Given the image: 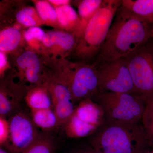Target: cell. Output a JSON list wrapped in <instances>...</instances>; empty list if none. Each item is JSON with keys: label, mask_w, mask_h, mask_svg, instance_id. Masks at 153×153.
<instances>
[{"label": "cell", "mask_w": 153, "mask_h": 153, "mask_svg": "<svg viewBox=\"0 0 153 153\" xmlns=\"http://www.w3.org/2000/svg\"><path fill=\"white\" fill-rule=\"evenodd\" d=\"M121 4V0H103L79 38L74 50L77 57L88 59L98 55Z\"/></svg>", "instance_id": "obj_4"}, {"label": "cell", "mask_w": 153, "mask_h": 153, "mask_svg": "<svg viewBox=\"0 0 153 153\" xmlns=\"http://www.w3.org/2000/svg\"><path fill=\"white\" fill-rule=\"evenodd\" d=\"M135 92L147 103L153 100V38L125 57Z\"/></svg>", "instance_id": "obj_6"}, {"label": "cell", "mask_w": 153, "mask_h": 153, "mask_svg": "<svg viewBox=\"0 0 153 153\" xmlns=\"http://www.w3.org/2000/svg\"><path fill=\"white\" fill-rule=\"evenodd\" d=\"M121 6L148 22L153 23V0H121Z\"/></svg>", "instance_id": "obj_19"}, {"label": "cell", "mask_w": 153, "mask_h": 153, "mask_svg": "<svg viewBox=\"0 0 153 153\" xmlns=\"http://www.w3.org/2000/svg\"><path fill=\"white\" fill-rule=\"evenodd\" d=\"M15 19L17 23L27 29L44 25L36 8L32 6H25L19 8L15 13Z\"/></svg>", "instance_id": "obj_21"}, {"label": "cell", "mask_w": 153, "mask_h": 153, "mask_svg": "<svg viewBox=\"0 0 153 153\" xmlns=\"http://www.w3.org/2000/svg\"><path fill=\"white\" fill-rule=\"evenodd\" d=\"M105 122L101 106L93 100L85 99L76 105L63 128L70 138H80L97 131Z\"/></svg>", "instance_id": "obj_7"}, {"label": "cell", "mask_w": 153, "mask_h": 153, "mask_svg": "<svg viewBox=\"0 0 153 153\" xmlns=\"http://www.w3.org/2000/svg\"><path fill=\"white\" fill-rule=\"evenodd\" d=\"M141 122L148 146L153 149V100L147 105Z\"/></svg>", "instance_id": "obj_24"}, {"label": "cell", "mask_w": 153, "mask_h": 153, "mask_svg": "<svg viewBox=\"0 0 153 153\" xmlns=\"http://www.w3.org/2000/svg\"><path fill=\"white\" fill-rule=\"evenodd\" d=\"M69 153H103L91 146L82 147L73 150Z\"/></svg>", "instance_id": "obj_27"}, {"label": "cell", "mask_w": 153, "mask_h": 153, "mask_svg": "<svg viewBox=\"0 0 153 153\" xmlns=\"http://www.w3.org/2000/svg\"><path fill=\"white\" fill-rule=\"evenodd\" d=\"M46 32L40 27H32L24 31L25 43L28 49L41 55L43 51V41Z\"/></svg>", "instance_id": "obj_23"}, {"label": "cell", "mask_w": 153, "mask_h": 153, "mask_svg": "<svg viewBox=\"0 0 153 153\" xmlns=\"http://www.w3.org/2000/svg\"><path fill=\"white\" fill-rule=\"evenodd\" d=\"M48 1L55 8L70 4L71 2V1L69 0H48Z\"/></svg>", "instance_id": "obj_28"}, {"label": "cell", "mask_w": 153, "mask_h": 153, "mask_svg": "<svg viewBox=\"0 0 153 153\" xmlns=\"http://www.w3.org/2000/svg\"><path fill=\"white\" fill-rule=\"evenodd\" d=\"M10 68L7 54L0 51V76L1 79L4 77L7 70Z\"/></svg>", "instance_id": "obj_26"}, {"label": "cell", "mask_w": 153, "mask_h": 153, "mask_svg": "<svg viewBox=\"0 0 153 153\" xmlns=\"http://www.w3.org/2000/svg\"><path fill=\"white\" fill-rule=\"evenodd\" d=\"M79 38L73 33L61 30L46 32L41 55L46 61L55 64L66 59L74 51Z\"/></svg>", "instance_id": "obj_11"}, {"label": "cell", "mask_w": 153, "mask_h": 153, "mask_svg": "<svg viewBox=\"0 0 153 153\" xmlns=\"http://www.w3.org/2000/svg\"><path fill=\"white\" fill-rule=\"evenodd\" d=\"M55 66L52 74L68 86L75 104L88 99L94 100L100 92L96 62L72 63L65 59Z\"/></svg>", "instance_id": "obj_3"}, {"label": "cell", "mask_w": 153, "mask_h": 153, "mask_svg": "<svg viewBox=\"0 0 153 153\" xmlns=\"http://www.w3.org/2000/svg\"><path fill=\"white\" fill-rule=\"evenodd\" d=\"M0 153H10L5 148L1 147L0 148Z\"/></svg>", "instance_id": "obj_30"}, {"label": "cell", "mask_w": 153, "mask_h": 153, "mask_svg": "<svg viewBox=\"0 0 153 153\" xmlns=\"http://www.w3.org/2000/svg\"><path fill=\"white\" fill-rule=\"evenodd\" d=\"M10 124L8 120L0 116V145L1 147H4L10 138Z\"/></svg>", "instance_id": "obj_25"}, {"label": "cell", "mask_w": 153, "mask_h": 153, "mask_svg": "<svg viewBox=\"0 0 153 153\" xmlns=\"http://www.w3.org/2000/svg\"><path fill=\"white\" fill-rule=\"evenodd\" d=\"M45 84L49 91L59 127H64L74 112L76 105L68 86L53 74H49Z\"/></svg>", "instance_id": "obj_12"}, {"label": "cell", "mask_w": 153, "mask_h": 153, "mask_svg": "<svg viewBox=\"0 0 153 153\" xmlns=\"http://www.w3.org/2000/svg\"><path fill=\"white\" fill-rule=\"evenodd\" d=\"M102 2L103 0H81L75 2L80 20L79 37L88 22L101 7Z\"/></svg>", "instance_id": "obj_18"}, {"label": "cell", "mask_w": 153, "mask_h": 153, "mask_svg": "<svg viewBox=\"0 0 153 153\" xmlns=\"http://www.w3.org/2000/svg\"><path fill=\"white\" fill-rule=\"evenodd\" d=\"M33 122L42 131L50 132L59 127L57 116L52 108L30 110Z\"/></svg>", "instance_id": "obj_17"}, {"label": "cell", "mask_w": 153, "mask_h": 153, "mask_svg": "<svg viewBox=\"0 0 153 153\" xmlns=\"http://www.w3.org/2000/svg\"><path fill=\"white\" fill-rule=\"evenodd\" d=\"M55 9L59 30L73 33L79 38L80 20L75 10L70 4Z\"/></svg>", "instance_id": "obj_14"}, {"label": "cell", "mask_w": 153, "mask_h": 153, "mask_svg": "<svg viewBox=\"0 0 153 153\" xmlns=\"http://www.w3.org/2000/svg\"><path fill=\"white\" fill-rule=\"evenodd\" d=\"M153 38V23L121 6L116 14L97 62L125 58Z\"/></svg>", "instance_id": "obj_1"}, {"label": "cell", "mask_w": 153, "mask_h": 153, "mask_svg": "<svg viewBox=\"0 0 153 153\" xmlns=\"http://www.w3.org/2000/svg\"><path fill=\"white\" fill-rule=\"evenodd\" d=\"M56 144L50 132L41 131L38 137L22 153H55Z\"/></svg>", "instance_id": "obj_20"}, {"label": "cell", "mask_w": 153, "mask_h": 153, "mask_svg": "<svg viewBox=\"0 0 153 153\" xmlns=\"http://www.w3.org/2000/svg\"><path fill=\"white\" fill-rule=\"evenodd\" d=\"M8 121L10 138L4 148L10 153H22L36 140L41 132L33 122L30 113L24 110L9 118Z\"/></svg>", "instance_id": "obj_10"}, {"label": "cell", "mask_w": 153, "mask_h": 153, "mask_svg": "<svg viewBox=\"0 0 153 153\" xmlns=\"http://www.w3.org/2000/svg\"><path fill=\"white\" fill-rule=\"evenodd\" d=\"M90 143L92 147L103 153H140L149 146L140 123L105 122Z\"/></svg>", "instance_id": "obj_2"}, {"label": "cell", "mask_w": 153, "mask_h": 153, "mask_svg": "<svg viewBox=\"0 0 153 153\" xmlns=\"http://www.w3.org/2000/svg\"><path fill=\"white\" fill-rule=\"evenodd\" d=\"M42 66L38 54L26 49L17 56L13 72L8 80L26 94L31 88L47 81L49 73L44 71Z\"/></svg>", "instance_id": "obj_8"}, {"label": "cell", "mask_w": 153, "mask_h": 153, "mask_svg": "<svg viewBox=\"0 0 153 153\" xmlns=\"http://www.w3.org/2000/svg\"><path fill=\"white\" fill-rule=\"evenodd\" d=\"M140 153H153V149L148 146Z\"/></svg>", "instance_id": "obj_29"}, {"label": "cell", "mask_w": 153, "mask_h": 153, "mask_svg": "<svg viewBox=\"0 0 153 153\" xmlns=\"http://www.w3.org/2000/svg\"><path fill=\"white\" fill-rule=\"evenodd\" d=\"M33 2L44 25L52 27L55 30H59L56 10L52 4L45 0H36Z\"/></svg>", "instance_id": "obj_22"}, {"label": "cell", "mask_w": 153, "mask_h": 153, "mask_svg": "<svg viewBox=\"0 0 153 153\" xmlns=\"http://www.w3.org/2000/svg\"><path fill=\"white\" fill-rule=\"evenodd\" d=\"M96 63L100 92L135 93L131 74L125 58L97 61Z\"/></svg>", "instance_id": "obj_9"}, {"label": "cell", "mask_w": 153, "mask_h": 153, "mask_svg": "<svg viewBox=\"0 0 153 153\" xmlns=\"http://www.w3.org/2000/svg\"><path fill=\"white\" fill-rule=\"evenodd\" d=\"M25 100L30 110L53 109L51 95L45 83L28 91L25 96Z\"/></svg>", "instance_id": "obj_15"}, {"label": "cell", "mask_w": 153, "mask_h": 153, "mask_svg": "<svg viewBox=\"0 0 153 153\" xmlns=\"http://www.w3.org/2000/svg\"><path fill=\"white\" fill-rule=\"evenodd\" d=\"M94 101L102 108L105 122L111 123H139L147 105L135 93L100 92Z\"/></svg>", "instance_id": "obj_5"}, {"label": "cell", "mask_w": 153, "mask_h": 153, "mask_svg": "<svg viewBox=\"0 0 153 153\" xmlns=\"http://www.w3.org/2000/svg\"><path fill=\"white\" fill-rule=\"evenodd\" d=\"M25 94L5 81L0 88V116L8 117L23 110L22 102Z\"/></svg>", "instance_id": "obj_13"}, {"label": "cell", "mask_w": 153, "mask_h": 153, "mask_svg": "<svg viewBox=\"0 0 153 153\" xmlns=\"http://www.w3.org/2000/svg\"><path fill=\"white\" fill-rule=\"evenodd\" d=\"M25 43L24 32L13 27H6L0 32V51L6 54L15 52Z\"/></svg>", "instance_id": "obj_16"}]
</instances>
